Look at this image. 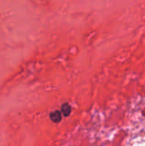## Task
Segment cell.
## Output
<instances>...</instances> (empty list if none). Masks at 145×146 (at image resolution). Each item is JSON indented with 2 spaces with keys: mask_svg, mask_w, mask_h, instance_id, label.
Here are the masks:
<instances>
[{
  "mask_svg": "<svg viewBox=\"0 0 145 146\" xmlns=\"http://www.w3.org/2000/svg\"><path fill=\"white\" fill-rule=\"evenodd\" d=\"M50 118L54 122H58L62 119V113L59 111H54L50 114Z\"/></svg>",
  "mask_w": 145,
  "mask_h": 146,
  "instance_id": "1",
  "label": "cell"
},
{
  "mask_svg": "<svg viewBox=\"0 0 145 146\" xmlns=\"http://www.w3.org/2000/svg\"><path fill=\"white\" fill-rule=\"evenodd\" d=\"M71 111V107L68 104H64L62 106V114L64 115L65 116H68L70 114Z\"/></svg>",
  "mask_w": 145,
  "mask_h": 146,
  "instance_id": "2",
  "label": "cell"
}]
</instances>
